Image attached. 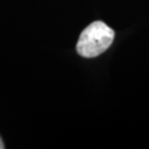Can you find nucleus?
Listing matches in <instances>:
<instances>
[{"label":"nucleus","mask_w":149,"mask_h":149,"mask_svg":"<svg viewBox=\"0 0 149 149\" xmlns=\"http://www.w3.org/2000/svg\"><path fill=\"white\" fill-rule=\"evenodd\" d=\"M115 32L103 21H94L82 31L76 44L81 56L95 58L105 52L114 41Z\"/></svg>","instance_id":"1"},{"label":"nucleus","mask_w":149,"mask_h":149,"mask_svg":"<svg viewBox=\"0 0 149 149\" xmlns=\"http://www.w3.org/2000/svg\"><path fill=\"white\" fill-rule=\"evenodd\" d=\"M3 148H5V145H3V141L0 138V149H3Z\"/></svg>","instance_id":"2"}]
</instances>
